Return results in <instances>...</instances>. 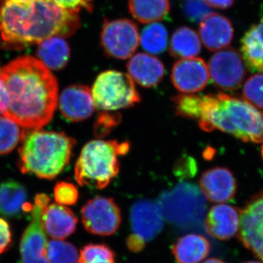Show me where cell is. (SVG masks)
<instances>
[{
    "label": "cell",
    "instance_id": "obj_31",
    "mask_svg": "<svg viewBox=\"0 0 263 263\" xmlns=\"http://www.w3.org/2000/svg\"><path fill=\"white\" fill-rule=\"evenodd\" d=\"M176 113L186 119H198L200 117V104L202 96L183 93L172 98Z\"/></svg>",
    "mask_w": 263,
    "mask_h": 263
},
{
    "label": "cell",
    "instance_id": "obj_33",
    "mask_svg": "<svg viewBox=\"0 0 263 263\" xmlns=\"http://www.w3.org/2000/svg\"><path fill=\"white\" fill-rule=\"evenodd\" d=\"M122 116L119 113L102 110L98 114L94 124V133L97 138L108 136L114 129L120 124Z\"/></svg>",
    "mask_w": 263,
    "mask_h": 263
},
{
    "label": "cell",
    "instance_id": "obj_38",
    "mask_svg": "<svg viewBox=\"0 0 263 263\" xmlns=\"http://www.w3.org/2000/svg\"><path fill=\"white\" fill-rule=\"evenodd\" d=\"M146 243L138 235L132 233L126 240V246L128 250L133 253H139L146 247Z\"/></svg>",
    "mask_w": 263,
    "mask_h": 263
},
{
    "label": "cell",
    "instance_id": "obj_45",
    "mask_svg": "<svg viewBox=\"0 0 263 263\" xmlns=\"http://www.w3.org/2000/svg\"><path fill=\"white\" fill-rule=\"evenodd\" d=\"M1 70H2V69L0 68V75H1Z\"/></svg>",
    "mask_w": 263,
    "mask_h": 263
},
{
    "label": "cell",
    "instance_id": "obj_8",
    "mask_svg": "<svg viewBox=\"0 0 263 263\" xmlns=\"http://www.w3.org/2000/svg\"><path fill=\"white\" fill-rule=\"evenodd\" d=\"M140 43L138 27L126 18L105 19L100 34V44L108 57L126 60L133 56Z\"/></svg>",
    "mask_w": 263,
    "mask_h": 263
},
{
    "label": "cell",
    "instance_id": "obj_42",
    "mask_svg": "<svg viewBox=\"0 0 263 263\" xmlns=\"http://www.w3.org/2000/svg\"><path fill=\"white\" fill-rule=\"evenodd\" d=\"M243 263H262L260 262H258V261H247V262H243Z\"/></svg>",
    "mask_w": 263,
    "mask_h": 263
},
{
    "label": "cell",
    "instance_id": "obj_16",
    "mask_svg": "<svg viewBox=\"0 0 263 263\" xmlns=\"http://www.w3.org/2000/svg\"><path fill=\"white\" fill-rule=\"evenodd\" d=\"M200 189L212 202L231 201L237 191V183L230 170L214 167L205 171L200 179Z\"/></svg>",
    "mask_w": 263,
    "mask_h": 263
},
{
    "label": "cell",
    "instance_id": "obj_27",
    "mask_svg": "<svg viewBox=\"0 0 263 263\" xmlns=\"http://www.w3.org/2000/svg\"><path fill=\"white\" fill-rule=\"evenodd\" d=\"M167 29L162 24H151L147 26L142 32L141 43L145 51L153 54L162 53L167 48Z\"/></svg>",
    "mask_w": 263,
    "mask_h": 263
},
{
    "label": "cell",
    "instance_id": "obj_3",
    "mask_svg": "<svg viewBox=\"0 0 263 263\" xmlns=\"http://www.w3.org/2000/svg\"><path fill=\"white\" fill-rule=\"evenodd\" d=\"M200 129H219L243 142H263V114L245 99L223 93L202 96Z\"/></svg>",
    "mask_w": 263,
    "mask_h": 263
},
{
    "label": "cell",
    "instance_id": "obj_25",
    "mask_svg": "<svg viewBox=\"0 0 263 263\" xmlns=\"http://www.w3.org/2000/svg\"><path fill=\"white\" fill-rule=\"evenodd\" d=\"M133 18L143 24L156 23L165 18L171 10L170 0H128Z\"/></svg>",
    "mask_w": 263,
    "mask_h": 263
},
{
    "label": "cell",
    "instance_id": "obj_13",
    "mask_svg": "<svg viewBox=\"0 0 263 263\" xmlns=\"http://www.w3.org/2000/svg\"><path fill=\"white\" fill-rule=\"evenodd\" d=\"M209 67L197 57L181 59L174 64L171 72L173 84L179 91L193 94L205 89L209 81Z\"/></svg>",
    "mask_w": 263,
    "mask_h": 263
},
{
    "label": "cell",
    "instance_id": "obj_32",
    "mask_svg": "<svg viewBox=\"0 0 263 263\" xmlns=\"http://www.w3.org/2000/svg\"><path fill=\"white\" fill-rule=\"evenodd\" d=\"M243 96L254 106L263 109V73L255 74L246 81Z\"/></svg>",
    "mask_w": 263,
    "mask_h": 263
},
{
    "label": "cell",
    "instance_id": "obj_18",
    "mask_svg": "<svg viewBox=\"0 0 263 263\" xmlns=\"http://www.w3.org/2000/svg\"><path fill=\"white\" fill-rule=\"evenodd\" d=\"M200 38L209 51H219L228 47L234 36L231 22L224 15L212 13L200 23Z\"/></svg>",
    "mask_w": 263,
    "mask_h": 263
},
{
    "label": "cell",
    "instance_id": "obj_41",
    "mask_svg": "<svg viewBox=\"0 0 263 263\" xmlns=\"http://www.w3.org/2000/svg\"><path fill=\"white\" fill-rule=\"evenodd\" d=\"M202 263H226L220 259L218 258H209L204 261Z\"/></svg>",
    "mask_w": 263,
    "mask_h": 263
},
{
    "label": "cell",
    "instance_id": "obj_36",
    "mask_svg": "<svg viewBox=\"0 0 263 263\" xmlns=\"http://www.w3.org/2000/svg\"><path fill=\"white\" fill-rule=\"evenodd\" d=\"M59 6L69 11L79 13L81 10L92 12L94 0H53Z\"/></svg>",
    "mask_w": 263,
    "mask_h": 263
},
{
    "label": "cell",
    "instance_id": "obj_6",
    "mask_svg": "<svg viewBox=\"0 0 263 263\" xmlns=\"http://www.w3.org/2000/svg\"><path fill=\"white\" fill-rule=\"evenodd\" d=\"M157 205L163 219L176 228L186 231L204 228L206 198L193 183L181 182L164 192L158 197Z\"/></svg>",
    "mask_w": 263,
    "mask_h": 263
},
{
    "label": "cell",
    "instance_id": "obj_1",
    "mask_svg": "<svg viewBox=\"0 0 263 263\" xmlns=\"http://www.w3.org/2000/svg\"><path fill=\"white\" fill-rule=\"evenodd\" d=\"M8 108L4 117L24 129H39L51 122L58 105V82L41 60L18 57L1 70Z\"/></svg>",
    "mask_w": 263,
    "mask_h": 263
},
{
    "label": "cell",
    "instance_id": "obj_12",
    "mask_svg": "<svg viewBox=\"0 0 263 263\" xmlns=\"http://www.w3.org/2000/svg\"><path fill=\"white\" fill-rule=\"evenodd\" d=\"M238 238L263 262V190L254 195L240 210Z\"/></svg>",
    "mask_w": 263,
    "mask_h": 263
},
{
    "label": "cell",
    "instance_id": "obj_37",
    "mask_svg": "<svg viewBox=\"0 0 263 263\" xmlns=\"http://www.w3.org/2000/svg\"><path fill=\"white\" fill-rule=\"evenodd\" d=\"M11 231L6 221L0 218V254L4 253L11 245Z\"/></svg>",
    "mask_w": 263,
    "mask_h": 263
},
{
    "label": "cell",
    "instance_id": "obj_23",
    "mask_svg": "<svg viewBox=\"0 0 263 263\" xmlns=\"http://www.w3.org/2000/svg\"><path fill=\"white\" fill-rule=\"evenodd\" d=\"M240 51L249 70L263 72V18L243 34L240 40Z\"/></svg>",
    "mask_w": 263,
    "mask_h": 263
},
{
    "label": "cell",
    "instance_id": "obj_44",
    "mask_svg": "<svg viewBox=\"0 0 263 263\" xmlns=\"http://www.w3.org/2000/svg\"><path fill=\"white\" fill-rule=\"evenodd\" d=\"M262 158H263V145L262 146Z\"/></svg>",
    "mask_w": 263,
    "mask_h": 263
},
{
    "label": "cell",
    "instance_id": "obj_7",
    "mask_svg": "<svg viewBox=\"0 0 263 263\" xmlns=\"http://www.w3.org/2000/svg\"><path fill=\"white\" fill-rule=\"evenodd\" d=\"M91 94L95 107L105 111L130 108L141 101L130 76L117 70L100 73L93 85Z\"/></svg>",
    "mask_w": 263,
    "mask_h": 263
},
{
    "label": "cell",
    "instance_id": "obj_10",
    "mask_svg": "<svg viewBox=\"0 0 263 263\" xmlns=\"http://www.w3.org/2000/svg\"><path fill=\"white\" fill-rule=\"evenodd\" d=\"M208 67L213 84L224 91L238 89L247 75L241 55L233 48L216 52L211 57Z\"/></svg>",
    "mask_w": 263,
    "mask_h": 263
},
{
    "label": "cell",
    "instance_id": "obj_29",
    "mask_svg": "<svg viewBox=\"0 0 263 263\" xmlns=\"http://www.w3.org/2000/svg\"><path fill=\"white\" fill-rule=\"evenodd\" d=\"M48 258L51 263H78L79 253L75 245L62 240H51L47 245Z\"/></svg>",
    "mask_w": 263,
    "mask_h": 263
},
{
    "label": "cell",
    "instance_id": "obj_17",
    "mask_svg": "<svg viewBox=\"0 0 263 263\" xmlns=\"http://www.w3.org/2000/svg\"><path fill=\"white\" fill-rule=\"evenodd\" d=\"M240 227V211L227 204L214 205L204 221L208 234L220 240H230L237 234Z\"/></svg>",
    "mask_w": 263,
    "mask_h": 263
},
{
    "label": "cell",
    "instance_id": "obj_40",
    "mask_svg": "<svg viewBox=\"0 0 263 263\" xmlns=\"http://www.w3.org/2000/svg\"><path fill=\"white\" fill-rule=\"evenodd\" d=\"M207 4L217 9H228L234 4L235 0H205Z\"/></svg>",
    "mask_w": 263,
    "mask_h": 263
},
{
    "label": "cell",
    "instance_id": "obj_34",
    "mask_svg": "<svg viewBox=\"0 0 263 263\" xmlns=\"http://www.w3.org/2000/svg\"><path fill=\"white\" fill-rule=\"evenodd\" d=\"M182 8L186 18L195 23H200L213 13L212 7L205 0H183Z\"/></svg>",
    "mask_w": 263,
    "mask_h": 263
},
{
    "label": "cell",
    "instance_id": "obj_26",
    "mask_svg": "<svg viewBox=\"0 0 263 263\" xmlns=\"http://www.w3.org/2000/svg\"><path fill=\"white\" fill-rule=\"evenodd\" d=\"M201 51V40L195 31L187 27L176 29L170 43V54L174 58L186 59L196 57Z\"/></svg>",
    "mask_w": 263,
    "mask_h": 263
},
{
    "label": "cell",
    "instance_id": "obj_43",
    "mask_svg": "<svg viewBox=\"0 0 263 263\" xmlns=\"http://www.w3.org/2000/svg\"><path fill=\"white\" fill-rule=\"evenodd\" d=\"M17 1L21 2V3H28L31 0H17Z\"/></svg>",
    "mask_w": 263,
    "mask_h": 263
},
{
    "label": "cell",
    "instance_id": "obj_24",
    "mask_svg": "<svg viewBox=\"0 0 263 263\" xmlns=\"http://www.w3.org/2000/svg\"><path fill=\"white\" fill-rule=\"evenodd\" d=\"M37 55L50 70H61L70 60V48L65 38L54 36L38 43Z\"/></svg>",
    "mask_w": 263,
    "mask_h": 263
},
{
    "label": "cell",
    "instance_id": "obj_28",
    "mask_svg": "<svg viewBox=\"0 0 263 263\" xmlns=\"http://www.w3.org/2000/svg\"><path fill=\"white\" fill-rule=\"evenodd\" d=\"M23 130L16 123L8 118L0 117V155H8L22 141Z\"/></svg>",
    "mask_w": 263,
    "mask_h": 263
},
{
    "label": "cell",
    "instance_id": "obj_39",
    "mask_svg": "<svg viewBox=\"0 0 263 263\" xmlns=\"http://www.w3.org/2000/svg\"><path fill=\"white\" fill-rule=\"evenodd\" d=\"M8 108V95L6 86L0 79V114L4 115Z\"/></svg>",
    "mask_w": 263,
    "mask_h": 263
},
{
    "label": "cell",
    "instance_id": "obj_9",
    "mask_svg": "<svg viewBox=\"0 0 263 263\" xmlns=\"http://www.w3.org/2000/svg\"><path fill=\"white\" fill-rule=\"evenodd\" d=\"M50 202L45 194H38L34 199L31 214L32 221L24 231L20 243L22 263H51L47 255V240L42 226V214Z\"/></svg>",
    "mask_w": 263,
    "mask_h": 263
},
{
    "label": "cell",
    "instance_id": "obj_21",
    "mask_svg": "<svg viewBox=\"0 0 263 263\" xmlns=\"http://www.w3.org/2000/svg\"><path fill=\"white\" fill-rule=\"evenodd\" d=\"M25 187L18 181L10 180L0 184V214L8 218H19L31 212L32 205L27 202Z\"/></svg>",
    "mask_w": 263,
    "mask_h": 263
},
{
    "label": "cell",
    "instance_id": "obj_5",
    "mask_svg": "<svg viewBox=\"0 0 263 263\" xmlns=\"http://www.w3.org/2000/svg\"><path fill=\"white\" fill-rule=\"evenodd\" d=\"M130 148L127 141L96 140L89 142L81 150L76 162L74 176L81 186L98 190L106 187L120 170L119 156Z\"/></svg>",
    "mask_w": 263,
    "mask_h": 263
},
{
    "label": "cell",
    "instance_id": "obj_20",
    "mask_svg": "<svg viewBox=\"0 0 263 263\" xmlns=\"http://www.w3.org/2000/svg\"><path fill=\"white\" fill-rule=\"evenodd\" d=\"M42 226L47 234L57 239H64L76 231L78 218L68 208L60 204H50L42 214Z\"/></svg>",
    "mask_w": 263,
    "mask_h": 263
},
{
    "label": "cell",
    "instance_id": "obj_22",
    "mask_svg": "<svg viewBox=\"0 0 263 263\" xmlns=\"http://www.w3.org/2000/svg\"><path fill=\"white\" fill-rule=\"evenodd\" d=\"M210 241L203 235L190 233L180 237L171 251L177 263H200L211 252Z\"/></svg>",
    "mask_w": 263,
    "mask_h": 263
},
{
    "label": "cell",
    "instance_id": "obj_19",
    "mask_svg": "<svg viewBox=\"0 0 263 263\" xmlns=\"http://www.w3.org/2000/svg\"><path fill=\"white\" fill-rule=\"evenodd\" d=\"M127 67L133 81L145 88L154 87L160 84L165 72L164 64L160 60L145 53L132 57Z\"/></svg>",
    "mask_w": 263,
    "mask_h": 263
},
{
    "label": "cell",
    "instance_id": "obj_2",
    "mask_svg": "<svg viewBox=\"0 0 263 263\" xmlns=\"http://www.w3.org/2000/svg\"><path fill=\"white\" fill-rule=\"evenodd\" d=\"M80 27L79 13L53 0H5L0 6V44L7 49H24L54 36L69 37Z\"/></svg>",
    "mask_w": 263,
    "mask_h": 263
},
{
    "label": "cell",
    "instance_id": "obj_11",
    "mask_svg": "<svg viewBox=\"0 0 263 263\" xmlns=\"http://www.w3.org/2000/svg\"><path fill=\"white\" fill-rule=\"evenodd\" d=\"M81 219L86 231L100 236H110L122 222L120 209L114 199L97 197L86 202L81 209Z\"/></svg>",
    "mask_w": 263,
    "mask_h": 263
},
{
    "label": "cell",
    "instance_id": "obj_35",
    "mask_svg": "<svg viewBox=\"0 0 263 263\" xmlns=\"http://www.w3.org/2000/svg\"><path fill=\"white\" fill-rule=\"evenodd\" d=\"M54 199L62 205H72L79 200V191L72 183L61 181L57 183L54 188Z\"/></svg>",
    "mask_w": 263,
    "mask_h": 263
},
{
    "label": "cell",
    "instance_id": "obj_4",
    "mask_svg": "<svg viewBox=\"0 0 263 263\" xmlns=\"http://www.w3.org/2000/svg\"><path fill=\"white\" fill-rule=\"evenodd\" d=\"M21 143L18 162L21 172L53 179L68 164L76 141L64 133L24 129Z\"/></svg>",
    "mask_w": 263,
    "mask_h": 263
},
{
    "label": "cell",
    "instance_id": "obj_14",
    "mask_svg": "<svg viewBox=\"0 0 263 263\" xmlns=\"http://www.w3.org/2000/svg\"><path fill=\"white\" fill-rule=\"evenodd\" d=\"M132 230L146 243L152 241L164 229V219L157 204L149 200H138L129 213Z\"/></svg>",
    "mask_w": 263,
    "mask_h": 263
},
{
    "label": "cell",
    "instance_id": "obj_30",
    "mask_svg": "<svg viewBox=\"0 0 263 263\" xmlns=\"http://www.w3.org/2000/svg\"><path fill=\"white\" fill-rule=\"evenodd\" d=\"M115 253L105 243H89L81 249L78 263H116Z\"/></svg>",
    "mask_w": 263,
    "mask_h": 263
},
{
    "label": "cell",
    "instance_id": "obj_15",
    "mask_svg": "<svg viewBox=\"0 0 263 263\" xmlns=\"http://www.w3.org/2000/svg\"><path fill=\"white\" fill-rule=\"evenodd\" d=\"M59 108L67 120L81 122L92 115L95 103L91 91L84 85H71L60 95Z\"/></svg>",
    "mask_w": 263,
    "mask_h": 263
}]
</instances>
